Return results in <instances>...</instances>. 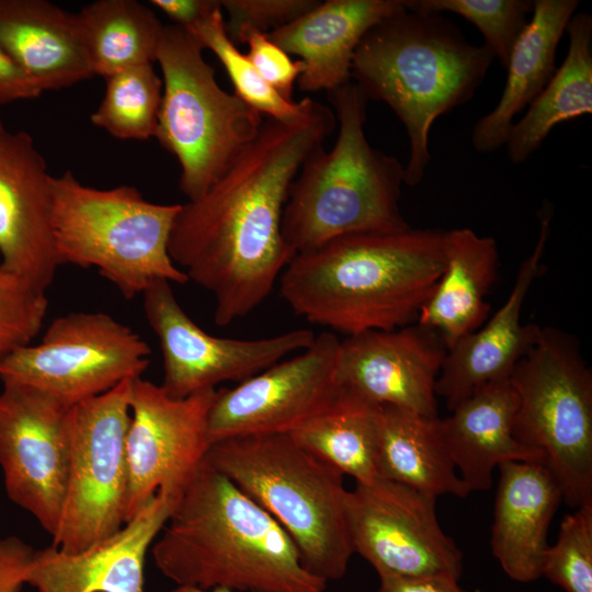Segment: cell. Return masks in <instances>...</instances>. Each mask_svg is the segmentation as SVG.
<instances>
[{"instance_id":"1","label":"cell","mask_w":592,"mask_h":592,"mask_svg":"<svg viewBox=\"0 0 592 592\" xmlns=\"http://www.w3.org/2000/svg\"><path fill=\"white\" fill-rule=\"evenodd\" d=\"M334 127L332 109L316 100L297 119L265 117L220 178L181 204L169 254L189 281L213 295L216 325L257 309L294 258L282 235L288 192L306 158Z\"/></svg>"},{"instance_id":"2","label":"cell","mask_w":592,"mask_h":592,"mask_svg":"<svg viewBox=\"0 0 592 592\" xmlns=\"http://www.w3.org/2000/svg\"><path fill=\"white\" fill-rule=\"evenodd\" d=\"M445 234L354 232L297 253L280 293L308 322L346 337L415 323L445 265Z\"/></svg>"},{"instance_id":"3","label":"cell","mask_w":592,"mask_h":592,"mask_svg":"<svg viewBox=\"0 0 592 592\" xmlns=\"http://www.w3.org/2000/svg\"><path fill=\"white\" fill-rule=\"evenodd\" d=\"M160 533L153 560L177 587L326 592L285 530L206 460Z\"/></svg>"},{"instance_id":"4","label":"cell","mask_w":592,"mask_h":592,"mask_svg":"<svg viewBox=\"0 0 592 592\" xmlns=\"http://www.w3.org/2000/svg\"><path fill=\"white\" fill-rule=\"evenodd\" d=\"M493 59L485 45L470 44L443 14L407 7L364 35L351 81L369 101L386 103L403 124L410 148L405 184L422 182L434 121L474 96Z\"/></svg>"},{"instance_id":"5","label":"cell","mask_w":592,"mask_h":592,"mask_svg":"<svg viewBox=\"0 0 592 592\" xmlns=\"http://www.w3.org/2000/svg\"><path fill=\"white\" fill-rule=\"evenodd\" d=\"M327 93L339 127L334 145L306 158L283 212L282 235L294 255L349 234L411 227L399 207L405 166L365 135L369 100L353 81Z\"/></svg>"},{"instance_id":"6","label":"cell","mask_w":592,"mask_h":592,"mask_svg":"<svg viewBox=\"0 0 592 592\" xmlns=\"http://www.w3.org/2000/svg\"><path fill=\"white\" fill-rule=\"evenodd\" d=\"M206 462L285 530L312 574L326 582L345 576L354 550L339 470L291 434L224 440L212 444Z\"/></svg>"},{"instance_id":"7","label":"cell","mask_w":592,"mask_h":592,"mask_svg":"<svg viewBox=\"0 0 592 592\" xmlns=\"http://www.w3.org/2000/svg\"><path fill=\"white\" fill-rule=\"evenodd\" d=\"M53 229L61 264L94 267L126 299L155 281L189 282L169 254L181 204H156L133 186L96 189L71 171L52 179Z\"/></svg>"},{"instance_id":"8","label":"cell","mask_w":592,"mask_h":592,"mask_svg":"<svg viewBox=\"0 0 592 592\" xmlns=\"http://www.w3.org/2000/svg\"><path fill=\"white\" fill-rule=\"evenodd\" d=\"M204 48L185 29L164 25L156 61L162 98L155 136L180 166V191L202 196L257 136L263 115L225 91Z\"/></svg>"},{"instance_id":"9","label":"cell","mask_w":592,"mask_h":592,"mask_svg":"<svg viewBox=\"0 0 592 592\" xmlns=\"http://www.w3.org/2000/svg\"><path fill=\"white\" fill-rule=\"evenodd\" d=\"M509 380L517 396L514 439L543 453L568 505L592 504V371L578 340L538 326Z\"/></svg>"},{"instance_id":"10","label":"cell","mask_w":592,"mask_h":592,"mask_svg":"<svg viewBox=\"0 0 592 592\" xmlns=\"http://www.w3.org/2000/svg\"><path fill=\"white\" fill-rule=\"evenodd\" d=\"M132 382L70 408L66 494L52 536V545L64 553L82 551L126 523Z\"/></svg>"},{"instance_id":"11","label":"cell","mask_w":592,"mask_h":592,"mask_svg":"<svg viewBox=\"0 0 592 592\" xmlns=\"http://www.w3.org/2000/svg\"><path fill=\"white\" fill-rule=\"evenodd\" d=\"M149 356L147 342L112 316L69 312L50 322L39 343L3 358L0 379L42 389L72 406L140 377Z\"/></svg>"},{"instance_id":"12","label":"cell","mask_w":592,"mask_h":592,"mask_svg":"<svg viewBox=\"0 0 592 592\" xmlns=\"http://www.w3.org/2000/svg\"><path fill=\"white\" fill-rule=\"evenodd\" d=\"M436 498L377 478L348 490L345 515L354 554L379 578L459 580L463 553L441 527Z\"/></svg>"},{"instance_id":"13","label":"cell","mask_w":592,"mask_h":592,"mask_svg":"<svg viewBox=\"0 0 592 592\" xmlns=\"http://www.w3.org/2000/svg\"><path fill=\"white\" fill-rule=\"evenodd\" d=\"M340 339L316 335L298 354L232 388L215 390L208 411L212 444L248 435L291 434L330 409L342 387L337 379Z\"/></svg>"},{"instance_id":"14","label":"cell","mask_w":592,"mask_h":592,"mask_svg":"<svg viewBox=\"0 0 592 592\" xmlns=\"http://www.w3.org/2000/svg\"><path fill=\"white\" fill-rule=\"evenodd\" d=\"M141 296L145 316L161 350L160 386L172 398L214 390L225 382L241 383L307 349L316 337L308 329L248 340L215 337L187 316L170 282L155 281Z\"/></svg>"},{"instance_id":"15","label":"cell","mask_w":592,"mask_h":592,"mask_svg":"<svg viewBox=\"0 0 592 592\" xmlns=\"http://www.w3.org/2000/svg\"><path fill=\"white\" fill-rule=\"evenodd\" d=\"M215 390L172 398L141 376L132 382L126 435V522L157 493L180 499L206 460L208 411Z\"/></svg>"},{"instance_id":"16","label":"cell","mask_w":592,"mask_h":592,"mask_svg":"<svg viewBox=\"0 0 592 592\" xmlns=\"http://www.w3.org/2000/svg\"><path fill=\"white\" fill-rule=\"evenodd\" d=\"M70 408L42 389L2 384L0 467L5 492L52 536L66 494Z\"/></svg>"},{"instance_id":"17","label":"cell","mask_w":592,"mask_h":592,"mask_svg":"<svg viewBox=\"0 0 592 592\" xmlns=\"http://www.w3.org/2000/svg\"><path fill=\"white\" fill-rule=\"evenodd\" d=\"M52 179L31 135L10 130L0 115V272L44 295L61 265Z\"/></svg>"},{"instance_id":"18","label":"cell","mask_w":592,"mask_h":592,"mask_svg":"<svg viewBox=\"0 0 592 592\" xmlns=\"http://www.w3.org/2000/svg\"><path fill=\"white\" fill-rule=\"evenodd\" d=\"M441 335L412 323L340 340V386L374 406H391L437 417L435 384L446 355Z\"/></svg>"},{"instance_id":"19","label":"cell","mask_w":592,"mask_h":592,"mask_svg":"<svg viewBox=\"0 0 592 592\" xmlns=\"http://www.w3.org/2000/svg\"><path fill=\"white\" fill-rule=\"evenodd\" d=\"M550 209L542 208L539 236L532 253L519 266L514 285L499 308L476 331L447 351L435 394L449 411L485 384L509 379L533 344L538 325L522 322V308L533 283L545 270L542 262L550 235Z\"/></svg>"},{"instance_id":"20","label":"cell","mask_w":592,"mask_h":592,"mask_svg":"<svg viewBox=\"0 0 592 592\" xmlns=\"http://www.w3.org/2000/svg\"><path fill=\"white\" fill-rule=\"evenodd\" d=\"M178 500L157 493L117 532L82 551L34 550L25 583L37 592H146V554Z\"/></svg>"},{"instance_id":"21","label":"cell","mask_w":592,"mask_h":592,"mask_svg":"<svg viewBox=\"0 0 592 592\" xmlns=\"http://www.w3.org/2000/svg\"><path fill=\"white\" fill-rule=\"evenodd\" d=\"M406 9L405 0H327L287 25L266 33L303 62L297 83L307 92L331 91L351 81L354 53L382 20Z\"/></svg>"},{"instance_id":"22","label":"cell","mask_w":592,"mask_h":592,"mask_svg":"<svg viewBox=\"0 0 592 592\" xmlns=\"http://www.w3.org/2000/svg\"><path fill=\"white\" fill-rule=\"evenodd\" d=\"M498 469L492 555L510 579L532 582L540 578L548 527L562 494L544 464L504 462Z\"/></svg>"},{"instance_id":"23","label":"cell","mask_w":592,"mask_h":592,"mask_svg":"<svg viewBox=\"0 0 592 592\" xmlns=\"http://www.w3.org/2000/svg\"><path fill=\"white\" fill-rule=\"evenodd\" d=\"M516 408V392L503 379L477 388L440 419L445 446L469 492L489 490L494 469L504 462L544 464L542 452L513 436Z\"/></svg>"},{"instance_id":"24","label":"cell","mask_w":592,"mask_h":592,"mask_svg":"<svg viewBox=\"0 0 592 592\" xmlns=\"http://www.w3.org/2000/svg\"><path fill=\"white\" fill-rule=\"evenodd\" d=\"M0 46L43 92L93 76L76 13L46 0H0Z\"/></svg>"},{"instance_id":"25","label":"cell","mask_w":592,"mask_h":592,"mask_svg":"<svg viewBox=\"0 0 592 592\" xmlns=\"http://www.w3.org/2000/svg\"><path fill=\"white\" fill-rule=\"evenodd\" d=\"M577 0H535L531 18L513 46L506 81L497 105L474 125L471 144L479 153L505 145L515 116L528 106L554 76L556 54Z\"/></svg>"},{"instance_id":"26","label":"cell","mask_w":592,"mask_h":592,"mask_svg":"<svg viewBox=\"0 0 592 592\" xmlns=\"http://www.w3.org/2000/svg\"><path fill=\"white\" fill-rule=\"evenodd\" d=\"M499 252L492 237L470 228L445 234V265L417 323L436 331L448 350L479 329L490 315L486 296L498 273Z\"/></svg>"},{"instance_id":"27","label":"cell","mask_w":592,"mask_h":592,"mask_svg":"<svg viewBox=\"0 0 592 592\" xmlns=\"http://www.w3.org/2000/svg\"><path fill=\"white\" fill-rule=\"evenodd\" d=\"M440 419L391 406L379 407V477L434 498H466L470 492L451 459Z\"/></svg>"},{"instance_id":"28","label":"cell","mask_w":592,"mask_h":592,"mask_svg":"<svg viewBox=\"0 0 592 592\" xmlns=\"http://www.w3.org/2000/svg\"><path fill=\"white\" fill-rule=\"evenodd\" d=\"M566 32L562 65L508 135L504 146L514 164L526 161L556 125L592 112V15L574 13Z\"/></svg>"},{"instance_id":"29","label":"cell","mask_w":592,"mask_h":592,"mask_svg":"<svg viewBox=\"0 0 592 592\" xmlns=\"http://www.w3.org/2000/svg\"><path fill=\"white\" fill-rule=\"evenodd\" d=\"M93 76L156 61L164 25L136 0H98L76 13Z\"/></svg>"},{"instance_id":"30","label":"cell","mask_w":592,"mask_h":592,"mask_svg":"<svg viewBox=\"0 0 592 592\" xmlns=\"http://www.w3.org/2000/svg\"><path fill=\"white\" fill-rule=\"evenodd\" d=\"M379 407L342 388L337 402L327 411L291 433L306 449L354 478L371 483L377 469Z\"/></svg>"},{"instance_id":"31","label":"cell","mask_w":592,"mask_h":592,"mask_svg":"<svg viewBox=\"0 0 592 592\" xmlns=\"http://www.w3.org/2000/svg\"><path fill=\"white\" fill-rule=\"evenodd\" d=\"M104 96L91 122L111 136L145 140L155 136L162 80L152 64L134 66L105 78Z\"/></svg>"},{"instance_id":"32","label":"cell","mask_w":592,"mask_h":592,"mask_svg":"<svg viewBox=\"0 0 592 592\" xmlns=\"http://www.w3.org/2000/svg\"><path fill=\"white\" fill-rule=\"evenodd\" d=\"M189 32L204 49L212 50L218 58L235 88V94L261 115L289 122L309 110L311 98L306 96L298 102L287 100L263 80L247 54L241 53L228 36L220 3Z\"/></svg>"},{"instance_id":"33","label":"cell","mask_w":592,"mask_h":592,"mask_svg":"<svg viewBox=\"0 0 592 592\" xmlns=\"http://www.w3.org/2000/svg\"><path fill=\"white\" fill-rule=\"evenodd\" d=\"M405 3L410 10L452 12L469 21L504 69L533 11V1L528 0H405Z\"/></svg>"},{"instance_id":"34","label":"cell","mask_w":592,"mask_h":592,"mask_svg":"<svg viewBox=\"0 0 592 592\" xmlns=\"http://www.w3.org/2000/svg\"><path fill=\"white\" fill-rule=\"evenodd\" d=\"M540 577L566 592H592V504L565 515L556 543L544 556Z\"/></svg>"},{"instance_id":"35","label":"cell","mask_w":592,"mask_h":592,"mask_svg":"<svg viewBox=\"0 0 592 592\" xmlns=\"http://www.w3.org/2000/svg\"><path fill=\"white\" fill-rule=\"evenodd\" d=\"M48 300L0 272V362L31 344L42 329Z\"/></svg>"},{"instance_id":"36","label":"cell","mask_w":592,"mask_h":592,"mask_svg":"<svg viewBox=\"0 0 592 592\" xmlns=\"http://www.w3.org/2000/svg\"><path fill=\"white\" fill-rule=\"evenodd\" d=\"M228 15L226 30L235 41L244 27L270 33L293 22L316 7L318 0H219Z\"/></svg>"},{"instance_id":"37","label":"cell","mask_w":592,"mask_h":592,"mask_svg":"<svg viewBox=\"0 0 592 592\" xmlns=\"http://www.w3.org/2000/svg\"><path fill=\"white\" fill-rule=\"evenodd\" d=\"M234 43L246 44L247 56L263 80L282 96L292 100L294 84L303 72L300 60H293L266 33L252 27L242 29Z\"/></svg>"},{"instance_id":"38","label":"cell","mask_w":592,"mask_h":592,"mask_svg":"<svg viewBox=\"0 0 592 592\" xmlns=\"http://www.w3.org/2000/svg\"><path fill=\"white\" fill-rule=\"evenodd\" d=\"M34 549L16 536H0V592H20Z\"/></svg>"},{"instance_id":"39","label":"cell","mask_w":592,"mask_h":592,"mask_svg":"<svg viewBox=\"0 0 592 592\" xmlns=\"http://www.w3.org/2000/svg\"><path fill=\"white\" fill-rule=\"evenodd\" d=\"M42 89L0 46V106L38 98Z\"/></svg>"},{"instance_id":"40","label":"cell","mask_w":592,"mask_h":592,"mask_svg":"<svg viewBox=\"0 0 592 592\" xmlns=\"http://www.w3.org/2000/svg\"><path fill=\"white\" fill-rule=\"evenodd\" d=\"M150 3L174 25L187 31L219 5L218 0H151Z\"/></svg>"},{"instance_id":"41","label":"cell","mask_w":592,"mask_h":592,"mask_svg":"<svg viewBox=\"0 0 592 592\" xmlns=\"http://www.w3.org/2000/svg\"><path fill=\"white\" fill-rule=\"evenodd\" d=\"M376 592H467L458 580L445 577L423 578H379V587Z\"/></svg>"},{"instance_id":"42","label":"cell","mask_w":592,"mask_h":592,"mask_svg":"<svg viewBox=\"0 0 592 592\" xmlns=\"http://www.w3.org/2000/svg\"><path fill=\"white\" fill-rule=\"evenodd\" d=\"M171 592H236L227 589H210V590H204L193 587H177Z\"/></svg>"}]
</instances>
